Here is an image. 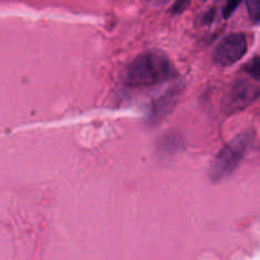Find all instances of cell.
Listing matches in <instances>:
<instances>
[{
  "mask_svg": "<svg viewBox=\"0 0 260 260\" xmlns=\"http://www.w3.org/2000/svg\"><path fill=\"white\" fill-rule=\"evenodd\" d=\"M253 140L254 131L248 129L239 134L229 144H226L211 162L210 172H208L211 182L218 183L233 174L236 168L240 165Z\"/></svg>",
  "mask_w": 260,
  "mask_h": 260,
  "instance_id": "obj_2",
  "label": "cell"
},
{
  "mask_svg": "<svg viewBox=\"0 0 260 260\" xmlns=\"http://www.w3.org/2000/svg\"><path fill=\"white\" fill-rule=\"evenodd\" d=\"M258 96V90L246 81H236L222 99V111L233 114L249 106Z\"/></svg>",
  "mask_w": 260,
  "mask_h": 260,
  "instance_id": "obj_4",
  "label": "cell"
},
{
  "mask_svg": "<svg viewBox=\"0 0 260 260\" xmlns=\"http://www.w3.org/2000/svg\"><path fill=\"white\" fill-rule=\"evenodd\" d=\"M189 3H190V0H175V3L173 4L170 12L175 15L180 14V13H183L185 9H187L188 5H189Z\"/></svg>",
  "mask_w": 260,
  "mask_h": 260,
  "instance_id": "obj_9",
  "label": "cell"
},
{
  "mask_svg": "<svg viewBox=\"0 0 260 260\" xmlns=\"http://www.w3.org/2000/svg\"><path fill=\"white\" fill-rule=\"evenodd\" d=\"M249 17L254 24H260V0H246Z\"/></svg>",
  "mask_w": 260,
  "mask_h": 260,
  "instance_id": "obj_5",
  "label": "cell"
},
{
  "mask_svg": "<svg viewBox=\"0 0 260 260\" xmlns=\"http://www.w3.org/2000/svg\"><path fill=\"white\" fill-rule=\"evenodd\" d=\"M241 3V0H228L225 8H223V18L229 19L231 17L234 12L236 10V8L239 7V4Z\"/></svg>",
  "mask_w": 260,
  "mask_h": 260,
  "instance_id": "obj_8",
  "label": "cell"
},
{
  "mask_svg": "<svg viewBox=\"0 0 260 260\" xmlns=\"http://www.w3.org/2000/svg\"><path fill=\"white\" fill-rule=\"evenodd\" d=\"M174 73V68L165 53L160 51H146L129 63L126 81L134 88H145L173 78Z\"/></svg>",
  "mask_w": 260,
  "mask_h": 260,
  "instance_id": "obj_1",
  "label": "cell"
},
{
  "mask_svg": "<svg viewBox=\"0 0 260 260\" xmlns=\"http://www.w3.org/2000/svg\"><path fill=\"white\" fill-rule=\"evenodd\" d=\"M244 71L248 74L250 78L260 80V57H254L253 60L249 61L245 66H244Z\"/></svg>",
  "mask_w": 260,
  "mask_h": 260,
  "instance_id": "obj_7",
  "label": "cell"
},
{
  "mask_svg": "<svg viewBox=\"0 0 260 260\" xmlns=\"http://www.w3.org/2000/svg\"><path fill=\"white\" fill-rule=\"evenodd\" d=\"M248 51V41L243 33L229 35L216 47L215 58L218 65L230 66L240 61Z\"/></svg>",
  "mask_w": 260,
  "mask_h": 260,
  "instance_id": "obj_3",
  "label": "cell"
},
{
  "mask_svg": "<svg viewBox=\"0 0 260 260\" xmlns=\"http://www.w3.org/2000/svg\"><path fill=\"white\" fill-rule=\"evenodd\" d=\"M175 98H177V95H175V94L172 91V93L167 94V95H165L164 98L160 101V103L157 104L156 108H155V112L157 113V117L162 116V113H164V112L169 111V109L172 108L173 102H175Z\"/></svg>",
  "mask_w": 260,
  "mask_h": 260,
  "instance_id": "obj_6",
  "label": "cell"
}]
</instances>
